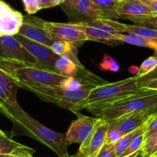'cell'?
<instances>
[{
	"mask_svg": "<svg viewBox=\"0 0 157 157\" xmlns=\"http://www.w3.org/2000/svg\"><path fill=\"white\" fill-rule=\"evenodd\" d=\"M155 157H157V155H156V156H155Z\"/></svg>",
	"mask_w": 157,
	"mask_h": 157,
	"instance_id": "7dc6e473",
	"label": "cell"
},
{
	"mask_svg": "<svg viewBox=\"0 0 157 157\" xmlns=\"http://www.w3.org/2000/svg\"><path fill=\"white\" fill-rule=\"evenodd\" d=\"M71 157H72V156H71Z\"/></svg>",
	"mask_w": 157,
	"mask_h": 157,
	"instance_id": "681fc988",
	"label": "cell"
},
{
	"mask_svg": "<svg viewBox=\"0 0 157 157\" xmlns=\"http://www.w3.org/2000/svg\"><path fill=\"white\" fill-rule=\"evenodd\" d=\"M146 92L138 88L136 75L113 83L108 82L92 89L88 96L74 107L72 113L78 116L82 109H86L98 116L102 110L116 102Z\"/></svg>",
	"mask_w": 157,
	"mask_h": 157,
	"instance_id": "6da1fadb",
	"label": "cell"
},
{
	"mask_svg": "<svg viewBox=\"0 0 157 157\" xmlns=\"http://www.w3.org/2000/svg\"><path fill=\"white\" fill-rule=\"evenodd\" d=\"M157 66V56H153L146 59L143 62L137 74L136 75V77H143L146 75L147 74L150 73L152 71L156 68Z\"/></svg>",
	"mask_w": 157,
	"mask_h": 157,
	"instance_id": "d4e9b609",
	"label": "cell"
},
{
	"mask_svg": "<svg viewBox=\"0 0 157 157\" xmlns=\"http://www.w3.org/2000/svg\"><path fill=\"white\" fill-rule=\"evenodd\" d=\"M15 37L36 59L39 67L54 71V64L59 56L53 53L50 48L27 39L21 35L17 34Z\"/></svg>",
	"mask_w": 157,
	"mask_h": 157,
	"instance_id": "8fae6325",
	"label": "cell"
},
{
	"mask_svg": "<svg viewBox=\"0 0 157 157\" xmlns=\"http://www.w3.org/2000/svg\"><path fill=\"white\" fill-rule=\"evenodd\" d=\"M25 11L29 15H33L40 10L37 0H22Z\"/></svg>",
	"mask_w": 157,
	"mask_h": 157,
	"instance_id": "836d02e7",
	"label": "cell"
},
{
	"mask_svg": "<svg viewBox=\"0 0 157 157\" xmlns=\"http://www.w3.org/2000/svg\"><path fill=\"white\" fill-rule=\"evenodd\" d=\"M20 88L34 93L40 99L72 112L74 107L88 96L93 88L82 87L77 90H67L60 85H32L19 84Z\"/></svg>",
	"mask_w": 157,
	"mask_h": 157,
	"instance_id": "277c9868",
	"label": "cell"
},
{
	"mask_svg": "<svg viewBox=\"0 0 157 157\" xmlns=\"http://www.w3.org/2000/svg\"><path fill=\"white\" fill-rule=\"evenodd\" d=\"M39 2L40 10H44V9H49L55 7L56 6L52 2V0H37Z\"/></svg>",
	"mask_w": 157,
	"mask_h": 157,
	"instance_id": "74e56055",
	"label": "cell"
},
{
	"mask_svg": "<svg viewBox=\"0 0 157 157\" xmlns=\"http://www.w3.org/2000/svg\"><path fill=\"white\" fill-rule=\"evenodd\" d=\"M77 116V120L71 123L70 126L66 133L69 145L72 143L82 144L91 133L99 120L98 117L83 116L81 113Z\"/></svg>",
	"mask_w": 157,
	"mask_h": 157,
	"instance_id": "5bb4252c",
	"label": "cell"
},
{
	"mask_svg": "<svg viewBox=\"0 0 157 157\" xmlns=\"http://www.w3.org/2000/svg\"><path fill=\"white\" fill-rule=\"evenodd\" d=\"M141 1L152 10L154 16H157V0H141Z\"/></svg>",
	"mask_w": 157,
	"mask_h": 157,
	"instance_id": "8d00e7d4",
	"label": "cell"
},
{
	"mask_svg": "<svg viewBox=\"0 0 157 157\" xmlns=\"http://www.w3.org/2000/svg\"><path fill=\"white\" fill-rule=\"evenodd\" d=\"M157 132V113L146 122L145 125V140Z\"/></svg>",
	"mask_w": 157,
	"mask_h": 157,
	"instance_id": "f1b7e54d",
	"label": "cell"
},
{
	"mask_svg": "<svg viewBox=\"0 0 157 157\" xmlns=\"http://www.w3.org/2000/svg\"><path fill=\"white\" fill-rule=\"evenodd\" d=\"M78 48L72 43L66 41H54L50 49L53 53L57 56H64L70 53L73 49Z\"/></svg>",
	"mask_w": 157,
	"mask_h": 157,
	"instance_id": "cb8c5ba5",
	"label": "cell"
},
{
	"mask_svg": "<svg viewBox=\"0 0 157 157\" xmlns=\"http://www.w3.org/2000/svg\"><path fill=\"white\" fill-rule=\"evenodd\" d=\"M82 63H75L69 56H59L54 64V71L60 75L75 78Z\"/></svg>",
	"mask_w": 157,
	"mask_h": 157,
	"instance_id": "d6986e66",
	"label": "cell"
},
{
	"mask_svg": "<svg viewBox=\"0 0 157 157\" xmlns=\"http://www.w3.org/2000/svg\"><path fill=\"white\" fill-rule=\"evenodd\" d=\"M23 22V16L10 5L0 0V37L16 36Z\"/></svg>",
	"mask_w": 157,
	"mask_h": 157,
	"instance_id": "4fadbf2b",
	"label": "cell"
},
{
	"mask_svg": "<svg viewBox=\"0 0 157 157\" xmlns=\"http://www.w3.org/2000/svg\"><path fill=\"white\" fill-rule=\"evenodd\" d=\"M115 39L121 43H128L133 46L149 48L157 53V39H149L136 34L130 33H118L115 36Z\"/></svg>",
	"mask_w": 157,
	"mask_h": 157,
	"instance_id": "ac0fdd59",
	"label": "cell"
},
{
	"mask_svg": "<svg viewBox=\"0 0 157 157\" xmlns=\"http://www.w3.org/2000/svg\"><path fill=\"white\" fill-rule=\"evenodd\" d=\"M42 25L53 41L69 42L76 47L82 46L88 41L86 34L80 23H59L43 19Z\"/></svg>",
	"mask_w": 157,
	"mask_h": 157,
	"instance_id": "52a82bcc",
	"label": "cell"
},
{
	"mask_svg": "<svg viewBox=\"0 0 157 157\" xmlns=\"http://www.w3.org/2000/svg\"><path fill=\"white\" fill-rule=\"evenodd\" d=\"M36 151L32 148L21 144L16 142L15 140L9 138L8 136H0V153L4 154H14L27 153L33 155Z\"/></svg>",
	"mask_w": 157,
	"mask_h": 157,
	"instance_id": "ffe728a7",
	"label": "cell"
},
{
	"mask_svg": "<svg viewBox=\"0 0 157 157\" xmlns=\"http://www.w3.org/2000/svg\"><path fill=\"white\" fill-rule=\"evenodd\" d=\"M106 19H119L117 8L121 0H91Z\"/></svg>",
	"mask_w": 157,
	"mask_h": 157,
	"instance_id": "44dd1931",
	"label": "cell"
},
{
	"mask_svg": "<svg viewBox=\"0 0 157 157\" xmlns=\"http://www.w3.org/2000/svg\"><path fill=\"white\" fill-rule=\"evenodd\" d=\"M83 27L88 41L98 42L105 44L117 46L121 42L115 39L118 33L126 31V24L110 19H96L86 22H80Z\"/></svg>",
	"mask_w": 157,
	"mask_h": 157,
	"instance_id": "8992f818",
	"label": "cell"
},
{
	"mask_svg": "<svg viewBox=\"0 0 157 157\" xmlns=\"http://www.w3.org/2000/svg\"><path fill=\"white\" fill-rule=\"evenodd\" d=\"M142 149L148 157H152L157 152V132L145 140Z\"/></svg>",
	"mask_w": 157,
	"mask_h": 157,
	"instance_id": "83f0119b",
	"label": "cell"
},
{
	"mask_svg": "<svg viewBox=\"0 0 157 157\" xmlns=\"http://www.w3.org/2000/svg\"><path fill=\"white\" fill-rule=\"evenodd\" d=\"M0 136H8L6 135V133L5 132H3L2 130H1V129H0Z\"/></svg>",
	"mask_w": 157,
	"mask_h": 157,
	"instance_id": "ee69618b",
	"label": "cell"
},
{
	"mask_svg": "<svg viewBox=\"0 0 157 157\" xmlns=\"http://www.w3.org/2000/svg\"><path fill=\"white\" fill-rule=\"evenodd\" d=\"M126 157H148V156L146 155V153L143 152V149H139L138 151H136V152H133V153L130 154V155H127V156Z\"/></svg>",
	"mask_w": 157,
	"mask_h": 157,
	"instance_id": "ab89813d",
	"label": "cell"
},
{
	"mask_svg": "<svg viewBox=\"0 0 157 157\" xmlns=\"http://www.w3.org/2000/svg\"><path fill=\"white\" fill-rule=\"evenodd\" d=\"M132 22L134 23V25L148 27V28L157 30V16H149V17L143 18V19H136V20H134Z\"/></svg>",
	"mask_w": 157,
	"mask_h": 157,
	"instance_id": "4dcf8cb0",
	"label": "cell"
},
{
	"mask_svg": "<svg viewBox=\"0 0 157 157\" xmlns=\"http://www.w3.org/2000/svg\"><path fill=\"white\" fill-rule=\"evenodd\" d=\"M19 89H20V86L4 69L0 67V99L12 111L20 106L16 98Z\"/></svg>",
	"mask_w": 157,
	"mask_h": 157,
	"instance_id": "e0dca14e",
	"label": "cell"
},
{
	"mask_svg": "<svg viewBox=\"0 0 157 157\" xmlns=\"http://www.w3.org/2000/svg\"><path fill=\"white\" fill-rule=\"evenodd\" d=\"M10 154H4V153H0V157H10Z\"/></svg>",
	"mask_w": 157,
	"mask_h": 157,
	"instance_id": "7bdbcfd3",
	"label": "cell"
},
{
	"mask_svg": "<svg viewBox=\"0 0 157 157\" xmlns=\"http://www.w3.org/2000/svg\"><path fill=\"white\" fill-rule=\"evenodd\" d=\"M99 68L101 70L110 71V72H117L120 69L119 63L113 57L109 55H105L103 56L102 62L99 64Z\"/></svg>",
	"mask_w": 157,
	"mask_h": 157,
	"instance_id": "4316f807",
	"label": "cell"
},
{
	"mask_svg": "<svg viewBox=\"0 0 157 157\" xmlns=\"http://www.w3.org/2000/svg\"><path fill=\"white\" fill-rule=\"evenodd\" d=\"M119 19L133 22L139 19L154 16L152 10L141 0H121L117 8Z\"/></svg>",
	"mask_w": 157,
	"mask_h": 157,
	"instance_id": "9a60e30c",
	"label": "cell"
},
{
	"mask_svg": "<svg viewBox=\"0 0 157 157\" xmlns=\"http://www.w3.org/2000/svg\"><path fill=\"white\" fill-rule=\"evenodd\" d=\"M141 90H144V91L157 92V79H155V80H152L151 82H149L145 86L141 88Z\"/></svg>",
	"mask_w": 157,
	"mask_h": 157,
	"instance_id": "f35d334b",
	"label": "cell"
},
{
	"mask_svg": "<svg viewBox=\"0 0 157 157\" xmlns=\"http://www.w3.org/2000/svg\"><path fill=\"white\" fill-rule=\"evenodd\" d=\"M155 79H157V66L153 71H152L150 73L147 74L146 75H144L143 77H136L137 86L139 89H141L149 82L155 80Z\"/></svg>",
	"mask_w": 157,
	"mask_h": 157,
	"instance_id": "d6a6232c",
	"label": "cell"
},
{
	"mask_svg": "<svg viewBox=\"0 0 157 157\" xmlns=\"http://www.w3.org/2000/svg\"><path fill=\"white\" fill-rule=\"evenodd\" d=\"M96 157H117L115 151L114 144L105 143Z\"/></svg>",
	"mask_w": 157,
	"mask_h": 157,
	"instance_id": "e575fe53",
	"label": "cell"
},
{
	"mask_svg": "<svg viewBox=\"0 0 157 157\" xmlns=\"http://www.w3.org/2000/svg\"><path fill=\"white\" fill-rule=\"evenodd\" d=\"M125 33L136 34L143 36V37L149 38V39H157V30L148 28V27L140 26V25H126V24Z\"/></svg>",
	"mask_w": 157,
	"mask_h": 157,
	"instance_id": "603a6c76",
	"label": "cell"
},
{
	"mask_svg": "<svg viewBox=\"0 0 157 157\" xmlns=\"http://www.w3.org/2000/svg\"><path fill=\"white\" fill-rule=\"evenodd\" d=\"M0 67L13 80L19 84L32 85H60L69 76L60 75L54 71L38 67L35 65L0 59Z\"/></svg>",
	"mask_w": 157,
	"mask_h": 157,
	"instance_id": "3957f363",
	"label": "cell"
},
{
	"mask_svg": "<svg viewBox=\"0 0 157 157\" xmlns=\"http://www.w3.org/2000/svg\"><path fill=\"white\" fill-rule=\"evenodd\" d=\"M63 88L67 90H77L83 87L82 84L74 77L69 76L60 84Z\"/></svg>",
	"mask_w": 157,
	"mask_h": 157,
	"instance_id": "1f68e13d",
	"label": "cell"
},
{
	"mask_svg": "<svg viewBox=\"0 0 157 157\" xmlns=\"http://www.w3.org/2000/svg\"><path fill=\"white\" fill-rule=\"evenodd\" d=\"M10 157H34L31 154L27 153H19V154H14V155H11Z\"/></svg>",
	"mask_w": 157,
	"mask_h": 157,
	"instance_id": "60d3db41",
	"label": "cell"
},
{
	"mask_svg": "<svg viewBox=\"0 0 157 157\" xmlns=\"http://www.w3.org/2000/svg\"><path fill=\"white\" fill-rule=\"evenodd\" d=\"M122 134L117 129V128L109 124L105 139V143L107 144H116L122 138Z\"/></svg>",
	"mask_w": 157,
	"mask_h": 157,
	"instance_id": "f546056e",
	"label": "cell"
},
{
	"mask_svg": "<svg viewBox=\"0 0 157 157\" xmlns=\"http://www.w3.org/2000/svg\"><path fill=\"white\" fill-rule=\"evenodd\" d=\"M61 6L72 23L86 22L96 19H106L91 0H66Z\"/></svg>",
	"mask_w": 157,
	"mask_h": 157,
	"instance_id": "ba28073f",
	"label": "cell"
},
{
	"mask_svg": "<svg viewBox=\"0 0 157 157\" xmlns=\"http://www.w3.org/2000/svg\"><path fill=\"white\" fill-rule=\"evenodd\" d=\"M72 157H78V156H77V155H74V156H72Z\"/></svg>",
	"mask_w": 157,
	"mask_h": 157,
	"instance_id": "bcb514c9",
	"label": "cell"
},
{
	"mask_svg": "<svg viewBox=\"0 0 157 157\" xmlns=\"http://www.w3.org/2000/svg\"><path fill=\"white\" fill-rule=\"evenodd\" d=\"M156 155H157V152H156V153H155V155H153V156H152V157H155V156H156Z\"/></svg>",
	"mask_w": 157,
	"mask_h": 157,
	"instance_id": "f6af8a7d",
	"label": "cell"
},
{
	"mask_svg": "<svg viewBox=\"0 0 157 157\" xmlns=\"http://www.w3.org/2000/svg\"><path fill=\"white\" fill-rule=\"evenodd\" d=\"M69 157H71V156H69Z\"/></svg>",
	"mask_w": 157,
	"mask_h": 157,
	"instance_id": "c3c4849f",
	"label": "cell"
},
{
	"mask_svg": "<svg viewBox=\"0 0 157 157\" xmlns=\"http://www.w3.org/2000/svg\"><path fill=\"white\" fill-rule=\"evenodd\" d=\"M0 59L19 62L38 66L36 59L15 36L0 37Z\"/></svg>",
	"mask_w": 157,
	"mask_h": 157,
	"instance_id": "9c48e42d",
	"label": "cell"
},
{
	"mask_svg": "<svg viewBox=\"0 0 157 157\" xmlns=\"http://www.w3.org/2000/svg\"><path fill=\"white\" fill-rule=\"evenodd\" d=\"M145 125L143 126H142V127L139 128V129L129 132V133L123 136L122 138L114 145L115 151H116V155H117V157L121 156L122 154L125 152V150H126L128 148V146H129V144H130V143L132 142V140H133L136 136L142 133V132H145Z\"/></svg>",
	"mask_w": 157,
	"mask_h": 157,
	"instance_id": "7402d4cb",
	"label": "cell"
},
{
	"mask_svg": "<svg viewBox=\"0 0 157 157\" xmlns=\"http://www.w3.org/2000/svg\"><path fill=\"white\" fill-rule=\"evenodd\" d=\"M52 2L54 3V5H55L56 6H59V5L61 6L62 4L64 3L66 0H52Z\"/></svg>",
	"mask_w": 157,
	"mask_h": 157,
	"instance_id": "b9f144b4",
	"label": "cell"
},
{
	"mask_svg": "<svg viewBox=\"0 0 157 157\" xmlns=\"http://www.w3.org/2000/svg\"><path fill=\"white\" fill-rule=\"evenodd\" d=\"M156 109L157 92L147 91L116 102L102 110L97 117L102 118L108 123H111L132 113L155 111Z\"/></svg>",
	"mask_w": 157,
	"mask_h": 157,
	"instance_id": "5b68a950",
	"label": "cell"
},
{
	"mask_svg": "<svg viewBox=\"0 0 157 157\" xmlns=\"http://www.w3.org/2000/svg\"><path fill=\"white\" fill-rule=\"evenodd\" d=\"M11 113L13 116L10 121L13 122L15 130L48 146L59 157L69 156L67 151L69 144L66 133L56 132L43 126L25 113L20 106L13 111L11 110Z\"/></svg>",
	"mask_w": 157,
	"mask_h": 157,
	"instance_id": "7a4b0ae2",
	"label": "cell"
},
{
	"mask_svg": "<svg viewBox=\"0 0 157 157\" xmlns=\"http://www.w3.org/2000/svg\"><path fill=\"white\" fill-rule=\"evenodd\" d=\"M156 113L157 111L155 110L132 113L109 123L117 128L122 136H124L144 126L146 122Z\"/></svg>",
	"mask_w": 157,
	"mask_h": 157,
	"instance_id": "2e32d148",
	"label": "cell"
},
{
	"mask_svg": "<svg viewBox=\"0 0 157 157\" xmlns=\"http://www.w3.org/2000/svg\"><path fill=\"white\" fill-rule=\"evenodd\" d=\"M42 20L30 15L23 16V22L18 34L50 48L54 41L43 28Z\"/></svg>",
	"mask_w": 157,
	"mask_h": 157,
	"instance_id": "7c38bea8",
	"label": "cell"
},
{
	"mask_svg": "<svg viewBox=\"0 0 157 157\" xmlns=\"http://www.w3.org/2000/svg\"><path fill=\"white\" fill-rule=\"evenodd\" d=\"M99 118L91 133L80 145L75 155L78 157H96L105 143L107 131L109 123Z\"/></svg>",
	"mask_w": 157,
	"mask_h": 157,
	"instance_id": "30bf717a",
	"label": "cell"
},
{
	"mask_svg": "<svg viewBox=\"0 0 157 157\" xmlns=\"http://www.w3.org/2000/svg\"><path fill=\"white\" fill-rule=\"evenodd\" d=\"M144 143H145V135H144V132H142V133L139 134L138 136H136L132 140V142L130 143L129 146H128L127 149L125 150V152L122 154L120 157H126L127 156V155H130V154L133 153V152H136V151H138L139 149H142Z\"/></svg>",
	"mask_w": 157,
	"mask_h": 157,
	"instance_id": "484cf974",
	"label": "cell"
},
{
	"mask_svg": "<svg viewBox=\"0 0 157 157\" xmlns=\"http://www.w3.org/2000/svg\"><path fill=\"white\" fill-rule=\"evenodd\" d=\"M0 113H2L3 116H5L6 117L8 118L10 120H11L12 116H13L11 110H10V109L9 108L1 99H0Z\"/></svg>",
	"mask_w": 157,
	"mask_h": 157,
	"instance_id": "d590c367",
	"label": "cell"
}]
</instances>
